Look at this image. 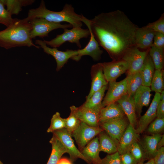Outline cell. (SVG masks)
Returning a JSON list of instances; mask_svg holds the SVG:
<instances>
[{
	"instance_id": "1",
	"label": "cell",
	"mask_w": 164,
	"mask_h": 164,
	"mask_svg": "<svg viewBox=\"0 0 164 164\" xmlns=\"http://www.w3.org/2000/svg\"><path fill=\"white\" fill-rule=\"evenodd\" d=\"M84 23L113 60L121 59L127 50L135 46L138 27L121 11L101 13Z\"/></svg>"
},
{
	"instance_id": "2",
	"label": "cell",
	"mask_w": 164,
	"mask_h": 164,
	"mask_svg": "<svg viewBox=\"0 0 164 164\" xmlns=\"http://www.w3.org/2000/svg\"><path fill=\"white\" fill-rule=\"evenodd\" d=\"M31 29L30 23L26 18H15L12 24L0 31V46L7 50L24 46L39 48L40 46L35 45L30 38Z\"/></svg>"
},
{
	"instance_id": "3",
	"label": "cell",
	"mask_w": 164,
	"mask_h": 164,
	"mask_svg": "<svg viewBox=\"0 0 164 164\" xmlns=\"http://www.w3.org/2000/svg\"><path fill=\"white\" fill-rule=\"evenodd\" d=\"M43 18L50 22L60 23L65 22L71 25L73 27H81L82 22L86 18L82 15L76 13L71 5L66 4L62 10L54 11L46 8L44 1L42 0L38 8L29 10L26 19L29 21L35 18Z\"/></svg>"
},
{
	"instance_id": "4",
	"label": "cell",
	"mask_w": 164,
	"mask_h": 164,
	"mask_svg": "<svg viewBox=\"0 0 164 164\" xmlns=\"http://www.w3.org/2000/svg\"><path fill=\"white\" fill-rule=\"evenodd\" d=\"M62 34L57 35L56 37L50 40H44L46 45L52 48L59 47L66 42L75 43L79 48L81 46L80 40L83 38H87L90 35L88 29H84L81 27H73L71 29H66Z\"/></svg>"
},
{
	"instance_id": "5",
	"label": "cell",
	"mask_w": 164,
	"mask_h": 164,
	"mask_svg": "<svg viewBox=\"0 0 164 164\" xmlns=\"http://www.w3.org/2000/svg\"><path fill=\"white\" fill-rule=\"evenodd\" d=\"M29 21L32 27L30 33L32 39L37 36L42 38L48 36L50 32L58 29H64L72 28V25L69 24H62L60 23L50 22L41 18H33Z\"/></svg>"
},
{
	"instance_id": "6",
	"label": "cell",
	"mask_w": 164,
	"mask_h": 164,
	"mask_svg": "<svg viewBox=\"0 0 164 164\" xmlns=\"http://www.w3.org/2000/svg\"><path fill=\"white\" fill-rule=\"evenodd\" d=\"M149 49L142 51L134 46L125 52L121 59L128 64V68L127 71L128 74L140 71Z\"/></svg>"
},
{
	"instance_id": "7",
	"label": "cell",
	"mask_w": 164,
	"mask_h": 164,
	"mask_svg": "<svg viewBox=\"0 0 164 164\" xmlns=\"http://www.w3.org/2000/svg\"><path fill=\"white\" fill-rule=\"evenodd\" d=\"M104 130L100 127L89 126L80 122L77 128L71 134L80 151L92 139Z\"/></svg>"
},
{
	"instance_id": "8",
	"label": "cell",
	"mask_w": 164,
	"mask_h": 164,
	"mask_svg": "<svg viewBox=\"0 0 164 164\" xmlns=\"http://www.w3.org/2000/svg\"><path fill=\"white\" fill-rule=\"evenodd\" d=\"M52 133L53 135L58 139L63 145L66 149L67 153L69 155L70 160L72 162L78 159H80L88 164H90L80 150L76 147L71 134L65 128L56 131Z\"/></svg>"
},
{
	"instance_id": "9",
	"label": "cell",
	"mask_w": 164,
	"mask_h": 164,
	"mask_svg": "<svg viewBox=\"0 0 164 164\" xmlns=\"http://www.w3.org/2000/svg\"><path fill=\"white\" fill-rule=\"evenodd\" d=\"M129 124L127 118L124 117L100 123L99 125L117 145Z\"/></svg>"
},
{
	"instance_id": "10",
	"label": "cell",
	"mask_w": 164,
	"mask_h": 164,
	"mask_svg": "<svg viewBox=\"0 0 164 164\" xmlns=\"http://www.w3.org/2000/svg\"><path fill=\"white\" fill-rule=\"evenodd\" d=\"M35 44L40 46L44 52L52 55L56 61V70L59 71L66 63L68 60L77 55V50H67L66 51L59 50L56 48H50L47 46L45 42L40 39H37Z\"/></svg>"
},
{
	"instance_id": "11",
	"label": "cell",
	"mask_w": 164,
	"mask_h": 164,
	"mask_svg": "<svg viewBox=\"0 0 164 164\" xmlns=\"http://www.w3.org/2000/svg\"><path fill=\"white\" fill-rule=\"evenodd\" d=\"M104 77L108 82L116 81L117 79L127 72L128 63L122 59L101 63Z\"/></svg>"
},
{
	"instance_id": "12",
	"label": "cell",
	"mask_w": 164,
	"mask_h": 164,
	"mask_svg": "<svg viewBox=\"0 0 164 164\" xmlns=\"http://www.w3.org/2000/svg\"><path fill=\"white\" fill-rule=\"evenodd\" d=\"M108 89L107 93L102 101L103 108L116 102L122 96L127 94L126 78L120 81L109 82Z\"/></svg>"
},
{
	"instance_id": "13",
	"label": "cell",
	"mask_w": 164,
	"mask_h": 164,
	"mask_svg": "<svg viewBox=\"0 0 164 164\" xmlns=\"http://www.w3.org/2000/svg\"><path fill=\"white\" fill-rule=\"evenodd\" d=\"M160 101V93H155L153 99L149 108L141 116L136 129L137 133L139 135L142 133L147 128L149 124L156 117L157 108Z\"/></svg>"
},
{
	"instance_id": "14",
	"label": "cell",
	"mask_w": 164,
	"mask_h": 164,
	"mask_svg": "<svg viewBox=\"0 0 164 164\" xmlns=\"http://www.w3.org/2000/svg\"><path fill=\"white\" fill-rule=\"evenodd\" d=\"M155 32L147 25L138 27L135 35V46L139 50L149 49L152 46Z\"/></svg>"
},
{
	"instance_id": "15",
	"label": "cell",
	"mask_w": 164,
	"mask_h": 164,
	"mask_svg": "<svg viewBox=\"0 0 164 164\" xmlns=\"http://www.w3.org/2000/svg\"><path fill=\"white\" fill-rule=\"evenodd\" d=\"M70 109L81 122L91 126H99L98 113L83 105L78 107L73 105L70 107Z\"/></svg>"
},
{
	"instance_id": "16",
	"label": "cell",
	"mask_w": 164,
	"mask_h": 164,
	"mask_svg": "<svg viewBox=\"0 0 164 164\" xmlns=\"http://www.w3.org/2000/svg\"><path fill=\"white\" fill-rule=\"evenodd\" d=\"M91 84L90 91L86 98L88 100L95 92L99 90L104 86L108 85V82L104 75L101 63L93 65L91 69Z\"/></svg>"
},
{
	"instance_id": "17",
	"label": "cell",
	"mask_w": 164,
	"mask_h": 164,
	"mask_svg": "<svg viewBox=\"0 0 164 164\" xmlns=\"http://www.w3.org/2000/svg\"><path fill=\"white\" fill-rule=\"evenodd\" d=\"M88 29L90 32V38L88 43L83 49L77 50L78 54L71 58L73 60L78 61L82 56L84 55L89 56L96 61L100 59L103 51L101 49L98 43L91 31Z\"/></svg>"
},
{
	"instance_id": "18",
	"label": "cell",
	"mask_w": 164,
	"mask_h": 164,
	"mask_svg": "<svg viewBox=\"0 0 164 164\" xmlns=\"http://www.w3.org/2000/svg\"><path fill=\"white\" fill-rule=\"evenodd\" d=\"M139 137L136 129L129 124L117 145V152L120 155L129 152L132 145L138 140Z\"/></svg>"
},
{
	"instance_id": "19",
	"label": "cell",
	"mask_w": 164,
	"mask_h": 164,
	"mask_svg": "<svg viewBox=\"0 0 164 164\" xmlns=\"http://www.w3.org/2000/svg\"><path fill=\"white\" fill-rule=\"evenodd\" d=\"M117 102L121 106L126 116L129 124L136 128L138 121L133 97L126 94L122 96Z\"/></svg>"
},
{
	"instance_id": "20",
	"label": "cell",
	"mask_w": 164,
	"mask_h": 164,
	"mask_svg": "<svg viewBox=\"0 0 164 164\" xmlns=\"http://www.w3.org/2000/svg\"><path fill=\"white\" fill-rule=\"evenodd\" d=\"M125 114L117 102L110 104L103 108L99 114V124L111 120L125 117Z\"/></svg>"
},
{
	"instance_id": "21",
	"label": "cell",
	"mask_w": 164,
	"mask_h": 164,
	"mask_svg": "<svg viewBox=\"0 0 164 164\" xmlns=\"http://www.w3.org/2000/svg\"><path fill=\"white\" fill-rule=\"evenodd\" d=\"M100 151L98 137L90 141L80 151L90 164H99L101 159L99 156Z\"/></svg>"
},
{
	"instance_id": "22",
	"label": "cell",
	"mask_w": 164,
	"mask_h": 164,
	"mask_svg": "<svg viewBox=\"0 0 164 164\" xmlns=\"http://www.w3.org/2000/svg\"><path fill=\"white\" fill-rule=\"evenodd\" d=\"M151 89L150 87L141 86L133 96L136 114L140 117L142 108L148 106L150 103L151 97Z\"/></svg>"
},
{
	"instance_id": "23",
	"label": "cell",
	"mask_w": 164,
	"mask_h": 164,
	"mask_svg": "<svg viewBox=\"0 0 164 164\" xmlns=\"http://www.w3.org/2000/svg\"><path fill=\"white\" fill-rule=\"evenodd\" d=\"M162 135L160 134L145 135L140 144L147 160L153 159L157 151V145Z\"/></svg>"
},
{
	"instance_id": "24",
	"label": "cell",
	"mask_w": 164,
	"mask_h": 164,
	"mask_svg": "<svg viewBox=\"0 0 164 164\" xmlns=\"http://www.w3.org/2000/svg\"><path fill=\"white\" fill-rule=\"evenodd\" d=\"M108 88V85L103 87L99 90L94 93L83 105L99 114L103 108L102 101L105 92Z\"/></svg>"
},
{
	"instance_id": "25",
	"label": "cell",
	"mask_w": 164,
	"mask_h": 164,
	"mask_svg": "<svg viewBox=\"0 0 164 164\" xmlns=\"http://www.w3.org/2000/svg\"><path fill=\"white\" fill-rule=\"evenodd\" d=\"M50 142L52 145V151L46 164H57L62 155L67 153L66 149L59 140L53 135Z\"/></svg>"
},
{
	"instance_id": "26",
	"label": "cell",
	"mask_w": 164,
	"mask_h": 164,
	"mask_svg": "<svg viewBox=\"0 0 164 164\" xmlns=\"http://www.w3.org/2000/svg\"><path fill=\"white\" fill-rule=\"evenodd\" d=\"M155 69L153 62L148 53L140 71L142 79L143 86L150 87Z\"/></svg>"
},
{
	"instance_id": "27",
	"label": "cell",
	"mask_w": 164,
	"mask_h": 164,
	"mask_svg": "<svg viewBox=\"0 0 164 164\" xmlns=\"http://www.w3.org/2000/svg\"><path fill=\"white\" fill-rule=\"evenodd\" d=\"M100 151L112 154L117 152V145L104 131L98 135Z\"/></svg>"
},
{
	"instance_id": "28",
	"label": "cell",
	"mask_w": 164,
	"mask_h": 164,
	"mask_svg": "<svg viewBox=\"0 0 164 164\" xmlns=\"http://www.w3.org/2000/svg\"><path fill=\"white\" fill-rule=\"evenodd\" d=\"M127 87V94L133 97L137 91L142 86L143 81L140 72L128 74L126 77Z\"/></svg>"
},
{
	"instance_id": "29",
	"label": "cell",
	"mask_w": 164,
	"mask_h": 164,
	"mask_svg": "<svg viewBox=\"0 0 164 164\" xmlns=\"http://www.w3.org/2000/svg\"><path fill=\"white\" fill-rule=\"evenodd\" d=\"M4 5L7 7V10L12 15H18L23 6L32 4L34 0H2Z\"/></svg>"
},
{
	"instance_id": "30",
	"label": "cell",
	"mask_w": 164,
	"mask_h": 164,
	"mask_svg": "<svg viewBox=\"0 0 164 164\" xmlns=\"http://www.w3.org/2000/svg\"><path fill=\"white\" fill-rule=\"evenodd\" d=\"M149 54L154 63L155 70H163L164 63V48L152 46L149 49Z\"/></svg>"
},
{
	"instance_id": "31",
	"label": "cell",
	"mask_w": 164,
	"mask_h": 164,
	"mask_svg": "<svg viewBox=\"0 0 164 164\" xmlns=\"http://www.w3.org/2000/svg\"><path fill=\"white\" fill-rule=\"evenodd\" d=\"M163 74V70H155L150 86L151 91L160 93L163 90L164 82Z\"/></svg>"
},
{
	"instance_id": "32",
	"label": "cell",
	"mask_w": 164,
	"mask_h": 164,
	"mask_svg": "<svg viewBox=\"0 0 164 164\" xmlns=\"http://www.w3.org/2000/svg\"><path fill=\"white\" fill-rule=\"evenodd\" d=\"M129 152L137 163L144 162L147 160L143 149L138 140L135 142L131 146Z\"/></svg>"
},
{
	"instance_id": "33",
	"label": "cell",
	"mask_w": 164,
	"mask_h": 164,
	"mask_svg": "<svg viewBox=\"0 0 164 164\" xmlns=\"http://www.w3.org/2000/svg\"><path fill=\"white\" fill-rule=\"evenodd\" d=\"M65 125V118L61 117L59 112H56L51 118L50 125L47 132L53 133L56 131L64 128Z\"/></svg>"
},
{
	"instance_id": "34",
	"label": "cell",
	"mask_w": 164,
	"mask_h": 164,
	"mask_svg": "<svg viewBox=\"0 0 164 164\" xmlns=\"http://www.w3.org/2000/svg\"><path fill=\"white\" fill-rule=\"evenodd\" d=\"M65 128L70 134L77 128L81 122L71 111L69 116L65 118Z\"/></svg>"
},
{
	"instance_id": "35",
	"label": "cell",
	"mask_w": 164,
	"mask_h": 164,
	"mask_svg": "<svg viewBox=\"0 0 164 164\" xmlns=\"http://www.w3.org/2000/svg\"><path fill=\"white\" fill-rule=\"evenodd\" d=\"M147 132L150 134L155 135L160 134L164 128V118H157L149 125Z\"/></svg>"
},
{
	"instance_id": "36",
	"label": "cell",
	"mask_w": 164,
	"mask_h": 164,
	"mask_svg": "<svg viewBox=\"0 0 164 164\" xmlns=\"http://www.w3.org/2000/svg\"><path fill=\"white\" fill-rule=\"evenodd\" d=\"M12 15L5 8V5L0 0V23L7 27L12 24L14 21L15 18H12Z\"/></svg>"
},
{
	"instance_id": "37",
	"label": "cell",
	"mask_w": 164,
	"mask_h": 164,
	"mask_svg": "<svg viewBox=\"0 0 164 164\" xmlns=\"http://www.w3.org/2000/svg\"><path fill=\"white\" fill-rule=\"evenodd\" d=\"M147 26L155 32L164 34V14H162L158 19L149 23Z\"/></svg>"
},
{
	"instance_id": "38",
	"label": "cell",
	"mask_w": 164,
	"mask_h": 164,
	"mask_svg": "<svg viewBox=\"0 0 164 164\" xmlns=\"http://www.w3.org/2000/svg\"><path fill=\"white\" fill-rule=\"evenodd\" d=\"M99 164H121L120 154L118 152L109 154L101 159Z\"/></svg>"
},
{
	"instance_id": "39",
	"label": "cell",
	"mask_w": 164,
	"mask_h": 164,
	"mask_svg": "<svg viewBox=\"0 0 164 164\" xmlns=\"http://www.w3.org/2000/svg\"><path fill=\"white\" fill-rule=\"evenodd\" d=\"M152 46L159 48H164V34L155 32Z\"/></svg>"
},
{
	"instance_id": "40",
	"label": "cell",
	"mask_w": 164,
	"mask_h": 164,
	"mask_svg": "<svg viewBox=\"0 0 164 164\" xmlns=\"http://www.w3.org/2000/svg\"><path fill=\"white\" fill-rule=\"evenodd\" d=\"M120 161L121 164H136L137 163L129 152L120 155Z\"/></svg>"
},
{
	"instance_id": "41",
	"label": "cell",
	"mask_w": 164,
	"mask_h": 164,
	"mask_svg": "<svg viewBox=\"0 0 164 164\" xmlns=\"http://www.w3.org/2000/svg\"><path fill=\"white\" fill-rule=\"evenodd\" d=\"M155 164H164V147L159 149L153 158Z\"/></svg>"
},
{
	"instance_id": "42",
	"label": "cell",
	"mask_w": 164,
	"mask_h": 164,
	"mask_svg": "<svg viewBox=\"0 0 164 164\" xmlns=\"http://www.w3.org/2000/svg\"><path fill=\"white\" fill-rule=\"evenodd\" d=\"M156 117L159 118H164V101H160L157 106Z\"/></svg>"
},
{
	"instance_id": "43",
	"label": "cell",
	"mask_w": 164,
	"mask_h": 164,
	"mask_svg": "<svg viewBox=\"0 0 164 164\" xmlns=\"http://www.w3.org/2000/svg\"><path fill=\"white\" fill-rule=\"evenodd\" d=\"M70 159L65 158H61L58 162L57 164H73Z\"/></svg>"
},
{
	"instance_id": "44",
	"label": "cell",
	"mask_w": 164,
	"mask_h": 164,
	"mask_svg": "<svg viewBox=\"0 0 164 164\" xmlns=\"http://www.w3.org/2000/svg\"><path fill=\"white\" fill-rule=\"evenodd\" d=\"M164 145V135H162V137L160 140L159 141L157 145V150L160 149L162 147H163Z\"/></svg>"
},
{
	"instance_id": "45",
	"label": "cell",
	"mask_w": 164,
	"mask_h": 164,
	"mask_svg": "<svg viewBox=\"0 0 164 164\" xmlns=\"http://www.w3.org/2000/svg\"><path fill=\"white\" fill-rule=\"evenodd\" d=\"M146 163L144 162H139L137 163L136 164H155L154 160L153 159H150Z\"/></svg>"
},
{
	"instance_id": "46",
	"label": "cell",
	"mask_w": 164,
	"mask_h": 164,
	"mask_svg": "<svg viewBox=\"0 0 164 164\" xmlns=\"http://www.w3.org/2000/svg\"><path fill=\"white\" fill-rule=\"evenodd\" d=\"M160 101H164V91L163 90L160 93Z\"/></svg>"
}]
</instances>
